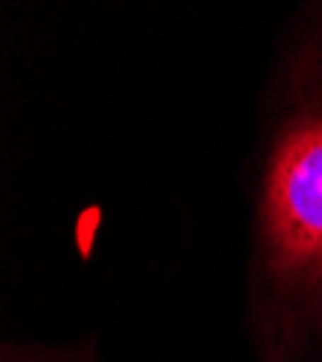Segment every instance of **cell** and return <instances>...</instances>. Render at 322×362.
Instances as JSON below:
<instances>
[{
  "mask_svg": "<svg viewBox=\"0 0 322 362\" xmlns=\"http://www.w3.org/2000/svg\"><path fill=\"white\" fill-rule=\"evenodd\" d=\"M255 264L284 345H322V67L290 81L258 186Z\"/></svg>",
  "mask_w": 322,
  "mask_h": 362,
  "instance_id": "6da1fadb",
  "label": "cell"
}]
</instances>
